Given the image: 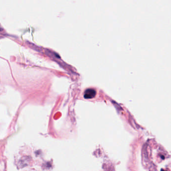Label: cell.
<instances>
[{"mask_svg":"<svg viewBox=\"0 0 171 171\" xmlns=\"http://www.w3.org/2000/svg\"><path fill=\"white\" fill-rule=\"evenodd\" d=\"M96 95V91L94 89H87L85 91L84 93V97L86 99H91L95 97Z\"/></svg>","mask_w":171,"mask_h":171,"instance_id":"obj_1","label":"cell"}]
</instances>
